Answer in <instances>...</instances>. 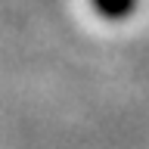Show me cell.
Instances as JSON below:
<instances>
[{
  "label": "cell",
  "mask_w": 149,
  "mask_h": 149,
  "mask_svg": "<svg viewBox=\"0 0 149 149\" xmlns=\"http://www.w3.org/2000/svg\"><path fill=\"white\" fill-rule=\"evenodd\" d=\"M137 0H90V6L100 13L102 19H124L134 9Z\"/></svg>",
  "instance_id": "cell-1"
}]
</instances>
